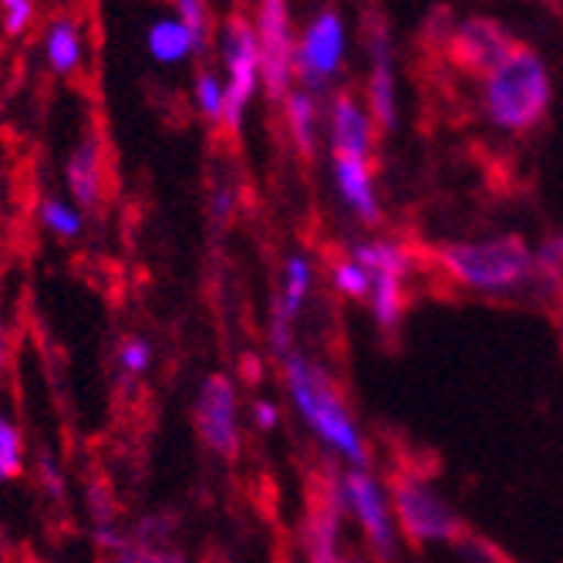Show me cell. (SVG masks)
<instances>
[{
  "label": "cell",
  "mask_w": 563,
  "mask_h": 563,
  "mask_svg": "<svg viewBox=\"0 0 563 563\" xmlns=\"http://www.w3.org/2000/svg\"><path fill=\"white\" fill-rule=\"evenodd\" d=\"M284 362V388L297 408V416L303 419V426L311 429L328 449H334L341 459L354 470L368 466V445L362 439V429H357L354 416L347 412L344 395L334 385V378L314 365L311 357L300 354L297 347L280 357Z\"/></svg>",
  "instance_id": "cell-1"
},
{
  "label": "cell",
  "mask_w": 563,
  "mask_h": 563,
  "mask_svg": "<svg viewBox=\"0 0 563 563\" xmlns=\"http://www.w3.org/2000/svg\"><path fill=\"white\" fill-rule=\"evenodd\" d=\"M435 267L459 287L479 294H514L533 280V253L523 236L506 233L486 243H449L435 250Z\"/></svg>",
  "instance_id": "cell-2"
},
{
  "label": "cell",
  "mask_w": 563,
  "mask_h": 563,
  "mask_svg": "<svg viewBox=\"0 0 563 563\" xmlns=\"http://www.w3.org/2000/svg\"><path fill=\"white\" fill-rule=\"evenodd\" d=\"M486 106L496 125L509 132H530L550 106V78L537 51L514 44L503 65L489 75Z\"/></svg>",
  "instance_id": "cell-3"
},
{
  "label": "cell",
  "mask_w": 563,
  "mask_h": 563,
  "mask_svg": "<svg viewBox=\"0 0 563 563\" xmlns=\"http://www.w3.org/2000/svg\"><path fill=\"white\" fill-rule=\"evenodd\" d=\"M388 499L405 537L416 547L455 543L466 530V523L452 514V506L429 486V470H416L412 463H401L388 476Z\"/></svg>",
  "instance_id": "cell-4"
},
{
  "label": "cell",
  "mask_w": 563,
  "mask_h": 563,
  "mask_svg": "<svg viewBox=\"0 0 563 563\" xmlns=\"http://www.w3.org/2000/svg\"><path fill=\"white\" fill-rule=\"evenodd\" d=\"M351 257L365 267V274L372 280L368 300H372L375 324L382 331H398V324L405 318V294H408L405 277H408V271H412V257H408V250L398 246V243L378 240V243L351 246Z\"/></svg>",
  "instance_id": "cell-5"
},
{
  "label": "cell",
  "mask_w": 563,
  "mask_h": 563,
  "mask_svg": "<svg viewBox=\"0 0 563 563\" xmlns=\"http://www.w3.org/2000/svg\"><path fill=\"white\" fill-rule=\"evenodd\" d=\"M192 426L199 442L207 445L213 455L233 459L243 449V435H240V391L236 382L223 372H213L199 382L196 388V401H192Z\"/></svg>",
  "instance_id": "cell-6"
},
{
  "label": "cell",
  "mask_w": 563,
  "mask_h": 563,
  "mask_svg": "<svg viewBox=\"0 0 563 563\" xmlns=\"http://www.w3.org/2000/svg\"><path fill=\"white\" fill-rule=\"evenodd\" d=\"M341 523H344L341 473L324 470V473L311 476V486H307V514H303V527H300L307 563H344Z\"/></svg>",
  "instance_id": "cell-7"
},
{
  "label": "cell",
  "mask_w": 563,
  "mask_h": 563,
  "mask_svg": "<svg viewBox=\"0 0 563 563\" xmlns=\"http://www.w3.org/2000/svg\"><path fill=\"white\" fill-rule=\"evenodd\" d=\"M220 47H223V62L230 71V81L223 88V95H227L223 129L230 135H236L243 125V109H246V101H250L253 88H257V78H261V47H257V34H253V27L240 14H230L223 21Z\"/></svg>",
  "instance_id": "cell-8"
},
{
  "label": "cell",
  "mask_w": 563,
  "mask_h": 563,
  "mask_svg": "<svg viewBox=\"0 0 563 563\" xmlns=\"http://www.w3.org/2000/svg\"><path fill=\"white\" fill-rule=\"evenodd\" d=\"M341 503L344 514H351L362 527L372 553L378 563L395 560V527H391V506L385 499V489L375 483L368 470H347L341 473Z\"/></svg>",
  "instance_id": "cell-9"
},
{
  "label": "cell",
  "mask_w": 563,
  "mask_h": 563,
  "mask_svg": "<svg viewBox=\"0 0 563 563\" xmlns=\"http://www.w3.org/2000/svg\"><path fill=\"white\" fill-rule=\"evenodd\" d=\"M257 47H261V78L271 101H284L290 95L294 78V31L287 0H261L257 11Z\"/></svg>",
  "instance_id": "cell-10"
},
{
  "label": "cell",
  "mask_w": 563,
  "mask_h": 563,
  "mask_svg": "<svg viewBox=\"0 0 563 563\" xmlns=\"http://www.w3.org/2000/svg\"><path fill=\"white\" fill-rule=\"evenodd\" d=\"M514 44L517 41L506 34V27L499 21L470 18L452 27L449 41H445V55L459 71H466V75H493L509 51H514Z\"/></svg>",
  "instance_id": "cell-11"
},
{
  "label": "cell",
  "mask_w": 563,
  "mask_h": 563,
  "mask_svg": "<svg viewBox=\"0 0 563 563\" xmlns=\"http://www.w3.org/2000/svg\"><path fill=\"white\" fill-rule=\"evenodd\" d=\"M314 287V267L307 257L294 253L284 267V287L274 300V321H271V347L277 357H287L294 351V324L307 303V294Z\"/></svg>",
  "instance_id": "cell-12"
},
{
  "label": "cell",
  "mask_w": 563,
  "mask_h": 563,
  "mask_svg": "<svg viewBox=\"0 0 563 563\" xmlns=\"http://www.w3.org/2000/svg\"><path fill=\"white\" fill-rule=\"evenodd\" d=\"M341 51H344V27L341 18L328 11L303 34L300 51H294V68L307 85H324L341 65Z\"/></svg>",
  "instance_id": "cell-13"
},
{
  "label": "cell",
  "mask_w": 563,
  "mask_h": 563,
  "mask_svg": "<svg viewBox=\"0 0 563 563\" xmlns=\"http://www.w3.org/2000/svg\"><path fill=\"white\" fill-rule=\"evenodd\" d=\"M65 179L81 213H95L101 207V199H106V145H101V135L95 129H88L75 145L65 166Z\"/></svg>",
  "instance_id": "cell-14"
},
{
  "label": "cell",
  "mask_w": 563,
  "mask_h": 563,
  "mask_svg": "<svg viewBox=\"0 0 563 563\" xmlns=\"http://www.w3.org/2000/svg\"><path fill=\"white\" fill-rule=\"evenodd\" d=\"M334 183L341 199L347 202V210L362 223H378V196L372 186V166L368 159L357 156H334Z\"/></svg>",
  "instance_id": "cell-15"
},
{
  "label": "cell",
  "mask_w": 563,
  "mask_h": 563,
  "mask_svg": "<svg viewBox=\"0 0 563 563\" xmlns=\"http://www.w3.org/2000/svg\"><path fill=\"white\" fill-rule=\"evenodd\" d=\"M368 106L372 119L382 125V132H391L395 115V78H391V55H388V34L382 24L372 27V81H368Z\"/></svg>",
  "instance_id": "cell-16"
},
{
  "label": "cell",
  "mask_w": 563,
  "mask_h": 563,
  "mask_svg": "<svg viewBox=\"0 0 563 563\" xmlns=\"http://www.w3.org/2000/svg\"><path fill=\"white\" fill-rule=\"evenodd\" d=\"M331 142H334V156L368 159L372 122H368V115L362 109H357L354 95H347V91H341L334 98V109H331Z\"/></svg>",
  "instance_id": "cell-17"
},
{
  "label": "cell",
  "mask_w": 563,
  "mask_h": 563,
  "mask_svg": "<svg viewBox=\"0 0 563 563\" xmlns=\"http://www.w3.org/2000/svg\"><path fill=\"white\" fill-rule=\"evenodd\" d=\"M85 506H88V517H91V533L98 540L101 550H112L119 553L129 537L122 533L119 527V503H115V493L106 479H91L85 486Z\"/></svg>",
  "instance_id": "cell-18"
},
{
  "label": "cell",
  "mask_w": 563,
  "mask_h": 563,
  "mask_svg": "<svg viewBox=\"0 0 563 563\" xmlns=\"http://www.w3.org/2000/svg\"><path fill=\"white\" fill-rule=\"evenodd\" d=\"M47 65L58 75H71L81 65V34L78 24L68 18L51 21L47 27Z\"/></svg>",
  "instance_id": "cell-19"
},
{
  "label": "cell",
  "mask_w": 563,
  "mask_h": 563,
  "mask_svg": "<svg viewBox=\"0 0 563 563\" xmlns=\"http://www.w3.org/2000/svg\"><path fill=\"white\" fill-rule=\"evenodd\" d=\"M287 129H290V139L294 145L300 148V156L303 159H311L314 156V129H318V112H314V101L311 95H303V91H290L287 98Z\"/></svg>",
  "instance_id": "cell-20"
},
{
  "label": "cell",
  "mask_w": 563,
  "mask_h": 563,
  "mask_svg": "<svg viewBox=\"0 0 563 563\" xmlns=\"http://www.w3.org/2000/svg\"><path fill=\"white\" fill-rule=\"evenodd\" d=\"M148 51H152V58L156 62H183L186 55H192V47H189V34L179 21H159V24H152L148 31Z\"/></svg>",
  "instance_id": "cell-21"
},
{
  "label": "cell",
  "mask_w": 563,
  "mask_h": 563,
  "mask_svg": "<svg viewBox=\"0 0 563 563\" xmlns=\"http://www.w3.org/2000/svg\"><path fill=\"white\" fill-rule=\"evenodd\" d=\"M21 476H24V435L8 412H0V483H14Z\"/></svg>",
  "instance_id": "cell-22"
},
{
  "label": "cell",
  "mask_w": 563,
  "mask_h": 563,
  "mask_svg": "<svg viewBox=\"0 0 563 563\" xmlns=\"http://www.w3.org/2000/svg\"><path fill=\"white\" fill-rule=\"evenodd\" d=\"M115 365H119V378L125 385H135L139 378H145V372L152 368V341L142 334H129L119 344L115 354Z\"/></svg>",
  "instance_id": "cell-23"
},
{
  "label": "cell",
  "mask_w": 563,
  "mask_h": 563,
  "mask_svg": "<svg viewBox=\"0 0 563 563\" xmlns=\"http://www.w3.org/2000/svg\"><path fill=\"white\" fill-rule=\"evenodd\" d=\"M41 223L55 233V236H62V240H75L81 230H85V217H81V210L75 207V202H65V199H58V196H47L44 202H41Z\"/></svg>",
  "instance_id": "cell-24"
},
{
  "label": "cell",
  "mask_w": 563,
  "mask_h": 563,
  "mask_svg": "<svg viewBox=\"0 0 563 563\" xmlns=\"http://www.w3.org/2000/svg\"><path fill=\"white\" fill-rule=\"evenodd\" d=\"M173 4L179 11V24L189 34L192 55H202V51H207V41H210V8H207V0H173Z\"/></svg>",
  "instance_id": "cell-25"
},
{
  "label": "cell",
  "mask_w": 563,
  "mask_h": 563,
  "mask_svg": "<svg viewBox=\"0 0 563 563\" xmlns=\"http://www.w3.org/2000/svg\"><path fill=\"white\" fill-rule=\"evenodd\" d=\"M331 280H334L338 294H344V297H351V300H368L372 280H368L365 267L357 264V261L351 257V253H347V257H341V261H334Z\"/></svg>",
  "instance_id": "cell-26"
},
{
  "label": "cell",
  "mask_w": 563,
  "mask_h": 563,
  "mask_svg": "<svg viewBox=\"0 0 563 563\" xmlns=\"http://www.w3.org/2000/svg\"><path fill=\"white\" fill-rule=\"evenodd\" d=\"M173 533H176V520L173 517L148 514V517H142L135 523V533L129 537V543H139V547H169Z\"/></svg>",
  "instance_id": "cell-27"
},
{
  "label": "cell",
  "mask_w": 563,
  "mask_h": 563,
  "mask_svg": "<svg viewBox=\"0 0 563 563\" xmlns=\"http://www.w3.org/2000/svg\"><path fill=\"white\" fill-rule=\"evenodd\" d=\"M455 553H463V560L466 563H514L509 560L493 540H486V537H479V533H473L470 527L463 530V537H459L455 543Z\"/></svg>",
  "instance_id": "cell-28"
},
{
  "label": "cell",
  "mask_w": 563,
  "mask_h": 563,
  "mask_svg": "<svg viewBox=\"0 0 563 563\" xmlns=\"http://www.w3.org/2000/svg\"><path fill=\"white\" fill-rule=\"evenodd\" d=\"M196 101H199V112L207 115L213 125H223L227 95H223V85L210 71H199V78H196Z\"/></svg>",
  "instance_id": "cell-29"
},
{
  "label": "cell",
  "mask_w": 563,
  "mask_h": 563,
  "mask_svg": "<svg viewBox=\"0 0 563 563\" xmlns=\"http://www.w3.org/2000/svg\"><path fill=\"white\" fill-rule=\"evenodd\" d=\"M112 563H189L183 550L169 547H139V543H125L119 553H112Z\"/></svg>",
  "instance_id": "cell-30"
},
{
  "label": "cell",
  "mask_w": 563,
  "mask_h": 563,
  "mask_svg": "<svg viewBox=\"0 0 563 563\" xmlns=\"http://www.w3.org/2000/svg\"><path fill=\"white\" fill-rule=\"evenodd\" d=\"M37 479H41V486H44V493L51 496V499H65V473H62V466H58V459L51 455L47 449H41L37 452Z\"/></svg>",
  "instance_id": "cell-31"
},
{
  "label": "cell",
  "mask_w": 563,
  "mask_h": 563,
  "mask_svg": "<svg viewBox=\"0 0 563 563\" xmlns=\"http://www.w3.org/2000/svg\"><path fill=\"white\" fill-rule=\"evenodd\" d=\"M0 8H4V27H8V34H21L31 24L34 0H0Z\"/></svg>",
  "instance_id": "cell-32"
},
{
  "label": "cell",
  "mask_w": 563,
  "mask_h": 563,
  "mask_svg": "<svg viewBox=\"0 0 563 563\" xmlns=\"http://www.w3.org/2000/svg\"><path fill=\"white\" fill-rule=\"evenodd\" d=\"M280 422V412H277V405L274 401H253V426H257L261 432H274Z\"/></svg>",
  "instance_id": "cell-33"
},
{
  "label": "cell",
  "mask_w": 563,
  "mask_h": 563,
  "mask_svg": "<svg viewBox=\"0 0 563 563\" xmlns=\"http://www.w3.org/2000/svg\"><path fill=\"white\" fill-rule=\"evenodd\" d=\"M210 213H213L217 220H227V217L233 213V196H230V189H227V186H217V189H213Z\"/></svg>",
  "instance_id": "cell-34"
},
{
  "label": "cell",
  "mask_w": 563,
  "mask_h": 563,
  "mask_svg": "<svg viewBox=\"0 0 563 563\" xmlns=\"http://www.w3.org/2000/svg\"><path fill=\"white\" fill-rule=\"evenodd\" d=\"M8 354H11V338H8L4 318H0V378H4V368H8Z\"/></svg>",
  "instance_id": "cell-35"
},
{
  "label": "cell",
  "mask_w": 563,
  "mask_h": 563,
  "mask_svg": "<svg viewBox=\"0 0 563 563\" xmlns=\"http://www.w3.org/2000/svg\"><path fill=\"white\" fill-rule=\"evenodd\" d=\"M344 563H365V560H354V556H344Z\"/></svg>",
  "instance_id": "cell-36"
}]
</instances>
